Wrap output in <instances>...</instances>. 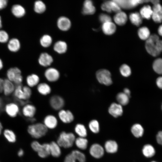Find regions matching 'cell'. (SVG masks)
<instances>
[{"label": "cell", "instance_id": "cell-52", "mask_svg": "<svg viewBox=\"0 0 162 162\" xmlns=\"http://www.w3.org/2000/svg\"><path fill=\"white\" fill-rule=\"evenodd\" d=\"M8 4L7 0H0V10L5 8L7 6Z\"/></svg>", "mask_w": 162, "mask_h": 162}, {"label": "cell", "instance_id": "cell-12", "mask_svg": "<svg viewBox=\"0 0 162 162\" xmlns=\"http://www.w3.org/2000/svg\"><path fill=\"white\" fill-rule=\"evenodd\" d=\"M152 8V18L156 23L162 22V6L159 3L154 5Z\"/></svg>", "mask_w": 162, "mask_h": 162}, {"label": "cell", "instance_id": "cell-14", "mask_svg": "<svg viewBox=\"0 0 162 162\" xmlns=\"http://www.w3.org/2000/svg\"><path fill=\"white\" fill-rule=\"evenodd\" d=\"M109 113L115 118L119 117L122 115L123 110L122 106L119 104L113 103L108 108Z\"/></svg>", "mask_w": 162, "mask_h": 162}, {"label": "cell", "instance_id": "cell-3", "mask_svg": "<svg viewBox=\"0 0 162 162\" xmlns=\"http://www.w3.org/2000/svg\"><path fill=\"white\" fill-rule=\"evenodd\" d=\"M27 131L32 137L35 139H39L46 135L48 129L43 123H37L28 126Z\"/></svg>", "mask_w": 162, "mask_h": 162}, {"label": "cell", "instance_id": "cell-19", "mask_svg": "<svg viewBox=\"0 0 162 162\" xmlns=\"http://www.w3.org/2000/svg\"><path fill=\"white\" fill-rule=\"evenodd\" d=\"M36 111V108L34 105L28 104L24 105L22 110L23 115L28 118H33Z\"/></svg>", "mask_w": 162, "mask_h": 162}, {"label": "cell", "instance_id": "cell-29", "mask_svg": "<svg viewBox=\"0 0 162 162\" xmlns=\"http://www.w3.org/2000/svg\"><path fill=\"white\" fill-rule=\"evenodd\" d=\"M66 43L63 41L59 40L56 42L53 46L54 50L59 54H63L66 52L67 50Z\"/></svg>", "mask_w": 162, "mask_h": 162}, {"label": "cell", "instance_id": "cell-54", "mask_svg": "<svg viewBox=\"0 0 162 162\" xmlns=\"http://www.w3.org/2000/svg\"><path fill=\"white\" fill-rule=\"evenodd\" d=\"M4 80L0 78V93L3 92Z\"/></svg>", "mask_w": 162, "mask_h": 162}, {"label": "cell", "instance_id": "cell-4", "mask_svg": "<svg viewBox=\"0 0 162 162\" xmlns=\"http://www.w3.org/2000/svg\"><path fill=\"white\" fill-rule=\"evenodd\" d=\"M31 147L41 158H45L50 155L49 143L45 142L41 144L38 141L34 140L31 143Z\"/></svg>", "mask_w": 162, "mask_h": 162}, {"label": "cell", "instance_id": "cell-44", "mask_svg": "<svg viewBox=\"0 0 162 162\" xmlns=\"http://www.w3.org/2000/svg\"><path fill=\"white\" fill-rule=\"evenodd\" d=\"M119 70L121 74L125 77L129 76L131 73L130 67L126 64H123L120 66Z\"/></svg>", "mask_w": 162, "mask_h": 162}, {"label": "cell", "instance_id": "cell-26", "mask_svg": "<svg viewBox=\"0 0 162 162\" xmlns=\"http://www.w3.org/2000/svg\"><path fill=\"white\" fill-rule=\"evenodd\" d=\"M113 19L116 24L119 26H123L127 21V16L124 12L121 11L116 14Z\"/></svg>", "mask_w": 162, "mask_h": 162}, {"label": "cell", "instance_id": "cell-51", "mask_svg": "<svg viewBox=\"0 0 162 162\" xmlns=\"http://www.w3.org/2000/svg\"><path fill=\"white\" fill-rule=\"evenodd\" d=\"M156 140L159 144L162 146V130L159 131L157 134Z\"/></svg>", "mask_w": 162, "mask_h": 162}, {"label": "cell", "instance_id": "cell-5", "mask_svg": "<svg viewBox=\"0 0 162 162\" xmlns=\"http://www.w3.org/2000/svg\"><path fill=\"white\" fill-rule=\"evenodd\" d=\"M32 94V90L29 87L23 86L21 84L17 85L14 89V96L16 98L21 100H28Z\"/></svg>", "mask_w": 162, "mask_h": 162}, {"label": "cell", "instance_id": "cell-58", "mask_svg": "<svg viewBox=\"0 0 162 162\" xmlns=\"http://www.w3.org/2000/svg\"><path fill=\"white\" fill-rule=\"evenodd\" d=\"M150 2L153 4L154 5H155L159 3L160 1L158 0H154L150 1Z\"/></svg>", "mask_w": 162, "mask_h": 162}, {"label": "cell", "instance_id": "cell-16", "mask_svg": "<svg viewBox=\"0 0 162 162\" xmlns=\"http://www.w3.org/2000/svg\"><path fill=\"white\" fill-rule=\"evenodd\" d=\"M120 7L125 9H130L136 7L139 4L138 0H113Z\"/></svg>", "mask_w": 162, "mask_h": 162}, {"label": "cell", "instance_id": "cell-18", "mask_svg": "<svg viewBox=\"0 0 162 162\" xmlns=\"http://www.w3.org/2000/svg\"><path fill=\"white\" fill-rule=\"evenodd\" d=\"M95 8L92 1L86 0L84 2L82 10L83 14L92 15L95 13Z\"/></svg>", "mask_w": 162, "mask_h": 162}, {"label": "cell", "instance_id": "cell-6", "mask_svg": "<svg viewBox=\"0 0 162 162\" xmlns=\"http://www.w3.org/2000/svg\"><path fill=\"white\" fill-rule=\"evenodd\" d=\"M96 78L100 84L109 86L112 83L111 74L110 72L106 69H100L96 72Z\"/></svg>", "mask_w": 162, "mask_h": 162}, {"label": "cell", "instance_id": "cell-11", "mask_svg": "<svg viewBox=\"0 0 162 162\" xmlns=\"http://www.w3.org/2000/svg\"><path fill=\"white\" fill-rule=\"evenodd\" d=\"M89 152L90 155L95 158H100L103 156L104 150L100 145L97 143L92 144L90 147Z\"/></svg>", "mask_w": 162, "mask_h": 162}, {"label": "cell", "instance_id": "cell-8", "mask_svg": "<svg viewBox=\"0 0 162 162\" xmlns=\"http://www.w3.org/2000/svg\"><path fill=\"white\" fill-rule=\"evenodd\" d=\"M50 104L51 107L56 110H60L64 105V101L61 96L58 95L52 96L49 100Z\"/></svg>", "mask_w": 162, "mask_h": 162}, {"label": "cell", "instance_id": "cell-7", "mask_svg": "<svg viewBox=\"0 0 162 162\" xmlns=\"http://www.w3.org/2000/svg\"><path fill=\"white\" fill-rule=\"evenodd\" d=\"M7 75L8 79L17 85L21 84L23 78L21 72L18 68L15 67L10 68L7 70Z\"/></svg>", "mask_w": 162, "mask_h": 162}, {"label": "cell", "instance_id": "cell-49", "mask_svg": "<svg viewBox=\"0 0 162 162\" xmlns=\"http://www.w3.org/2000/svg\"><path fill=\"white\" fill-rule=\"evenodd\" d=\"M76 159L70 153L65 156L64 162H76Z\"/></svg>", "mask_w": 162, "mask_h": 162}, {"label": "cell", "instance_id": "cell-39", "mask_svg": "<svg viewBox=\"0 0 162 162\" xmlns=\"http://www.w3.org/2000/svg\"><path fill=\"white\" fill-rule=\"evenodd\" d=\"M70 153L79 162H85L86 160V155L83 152L78 150H74Z\"/></svg>", "mask_w": 162, "mask_h": 162}, {"label": "cell", "instance_id": "cell-37", "mask_svg": "<svg viewBox=\"0 0 162 162\" xmlns=\"http://www.w3.org/2000/svg\"><path fill=\"white\" fill-rule=\"evenodd\" d=\"M138 34L140 38L143 40H147L151 35L149 29L145 26L141 27L139 29Z\"/></svg>", "mask_w": 162, "mask_h": 162}, {"label": "cell", "instance_id": "cell-46", "mask_svg": "<svg viewBox=\"0 0 162 162\" xmlns=\"http://www.w3.org/2000/svg\"><path fill=\"white\" fill-rule=\"evenodd\" d=\"M107 1L112 11L116 13L121 11V8L113 0Z\"/></svg>", "mask_w": 162, "mask_h": 162}, {"label": "cell", "instance_id": "cell-42", "mask_svg": "<svg viewBox=\"0 0 162 162\" xmlns=\"http://www.w3.org/2000/svg\"><path fill=\"white\" fill-rule=\"evenodd\" d=\"M52 39L49 35L45 34L43 36L40 40V43L41 45L44 47H47L51 45Z\"/></svg>", "mask_w": 162, "mask_h": 162}, {"label": "cell", "instance_id": "cell-64", "mask_svg": "<svg viewBox=\"0 0 162 162\" xmlns=\"http://www.w3.org/2000/svg\"><path fill=\"white\" fill-rule=\"evenodd\" d=\"M161 108H162V106H161Z\"/></svg>", "mask_w": 162, "mask_h": 162}, {"label": "cell", "instance_id": "cell-60", "mask_svg": "<svg viewBox=\"0 0 162 162\" xmlns=\"http://www.w3.org/2000/svg\"><path fill=\"white\" fill-rule=\"evenodd\" d=\"M3 63L1 58H0V70H1L3 67Z\"/></svg>", "mask_w": 162, "mask_h": 162}, {"label": "cell", "instance_id": "cell-53", "mask_svg": "<svg viewBox=\"0 0 162 162\" xmlns=\"http://www.w3.org/2000/svg\"><path fill=\"white\" fill-rule=\"evenodd\" d=\"M156 83L157 86L162 89V76L159 77L157 79Z\"/></svg>", "mask_w": 162, "mask_h": 162}, {"label": "cell", "instance_id": "cell-57", "mask_svg": "<svg viewBox=\"0 0 162 162\" xmlns=\"http://www.w3.org/2000/svg\"><path fill=\"white\" fill-rule=\"evenodd\" d=\"M158 32L160 36H162V25H160L158 27Z\"/></svg>", "mask_w": 162, "mask_h": 162}, {"label": "cell", "instance_id": "cell-47", "mask_svg": "<svg viewBox=\"0 0 162 162\" xmlns=\"http://www.w3.org/2000/svg\"><path fill=\"white\" fill-rule=\"evenodd\" d=\"M9 36L8 33L5 31L0 30V43H5L9 40Z\"/></svg>", "mask_w": 162, "mask_h": 162}, {"label": "cell", "instance_id": "cell-23", "mask_svg": "<svg viewBox=\"0 0 162 162\" xmlns=\"http://www.w3.org/2000/svg\"><path fill=\"white\" fill-rule=\"evenodd\" d=\"M102 29L104 33L106 35H110L114 34L116 32V27L113 22H109L103 24Z\"/></svg>", "mask_w": 162, "mask_h": 162}, {"label": "cell", "instance_id": "cell-27", "mask_svg": "<svg viewBox=\"0 0 162 162\" xmlns=\"http://www.w3.org/2000/svg\"><path fill=\"white\" fill-rule=\"evenodd\" d=\"M142 152L143 155L147 158L153 157L156 153L155 150L153 146L150 144L145 145L143 147Z\"/></svg>", "mask_w": 162, "mask_h": 162}, {"label": "cell", "instance_id": "cell-24", "mask_svg": "<svg viewBox=\"0 0 162 162\" xmlns=\"http://www.w3.org/2000/svg\"><path fill=\"white\" fill-rule=\"evenodd\" d=\"M8 48L9 51L12 52H16L20 48V43L19 40L15 38L10 39L8 42Z\"/></svg>", "mask_w": 162, "mask_h": 162}, {"label": "cell", "instance_id": "cell-31", "mask_svg": "<svg viewBox=\"0 0 162 162\" xmlns=\"http://www.w3.org/2000/svg\"><path fill=\"white\" fill-rule=\"evenodd\" d=\"M129 18L131 23L137 26H140L142 23V18L140 14L137 12L131 13Z\"/></svg>", "mask_w": 162, "mask_h": 162}, {"label": "cell", "instance_id": "cell-28", "mask_svg": "<svg viewBox=\"0 0 162 162\" xmlns=\"http://www.w3.org/2000/svg\"><path fill=\"white\" fill-rule=\"evenodd\" d=\"M133 135L136 138L142 137L144 133V129L142 126L138 123L134 124L131 128Z\"/></svg>", "mask_w": 162, "mask_h": 162}, {"label": "cell", "instance_id": "cell-13", "mask_svg": "<svg viewBox=\"0 0 162 162\" xmlns=\"http://www.w3.org/2000/svg\"><path fill=\"white\" fill-rule=\"evenodd\" d=\"M43 123L48 129H53L57 127L58 121L55 116L49 115L44 118Z\"/></svg>", "mask_w": 162, "mask_h": 162}, {"label": "cell", "instance_id": "cell-56", "mask_svg": "<svg viewBox=\"0 0 162 162\" xmlns=\"http://www.w3.org/2000/svg\"><path fill=\"white\" fill-rule=\"evenodd\" d=\"M3 102L2 99L0 97V112L3 110Z\"/></svg>", "mask_w": 162, "mask_h": 162}, {"label": "cell", "instance_id": "cell-34", "mask_svg": "<svg viewBox=\"0 0 162 162\" xmlns=\"http://www.w3.org/2000/svg\"><path fill=\"white\" fill-rule=\"evenodd\" d=\"M37 89L38 92L43 95L49 94L51 92V88L50 86L45 82L38 84L37 86Z\"/></svg>", "mask_w": 162, "mask_h": 162}, {"label": "cell", "instance_id": "cell-10", "mask_svg": "<svg viewBox=\"0 0 162 162\" xmlns=\"http://www.w3.org/2000/svg\"><path fill=\"white\" fill-rule=\"evenodd\" d=\"M58 115L60 120L63 123L69 124L74 119V116L72 112L68 110L62 109L58 112Z\"/></svg>", "mask_w": 162, "mask_h": 162}, {"label": "cell", "instance_id": "cell-15", "mask_svg": "<svg viewBox=\"0 0 162 162\" xmlns=\"http://www.w3.org/2000/svg\"><path fill=\"white\" fill-rule=\"evenodd\" d=\"M57 25L58 28L61 30L67 31L70 28L71 22L69 18L65 16H62L58 19Z\"/></svg>", "mask_w": 162, "mask_h": 162}, {"label": "cell", "instance_id": "cell-61", "mask_svg": "<svg viewBox=\"0 0 162 162\" xmlns=\"http://www.w3.org/2000/svg\"><path fill=\"white\" fill-rule=\"evenodd\" d=\"M2 27V23L1 17L0 15V29Z\"/></svg>", "mask_w": 162, "mask_h": 162}, {"label": "cell", "instance_id": "cell-55", "mask_svg": "<svg viewBox=\"0 0 162 162\" xmlns=\"http://www.w3.org/2000/svg\"><path fill=\"white\" fill-rule=\"evenodd\" d=\"M123 92L127 95L129 98L130 97V90L127 88L124 89Z\"/></svg>", "mask_w": 162, "mask_h": 162}, {"label": "cell", "instance_id": "cell-25", "mask_svg": "<svg viewBox=\"0 0 162 162\" xmlns=\"http://www.w3.org/2000/svg\"><path fill=\"white\" fill-rule=\"evenodd\" d=\"M105 149L106 151L109 153H114L117 152L118 149V145L114 140H108L104 144Z\"/></svg>", "mask_w": 162, "mask_h": 162}, {"label": "cell", "instance_id": "cell-43", "mask_svg": "<svg viewBox=\"0 0 162 162\" xmlns=\"http://www.w3.org/2000/svg\"><path fill=\"white\" fill-rule=\"evenodd\" d=\"M88 127L90 130L94 134L98 133L100 130L99 124L96 120H91L88 124Z\"/></svg>", "mask_w": 162, "mask_h": 162}, {"label": "cell", "instance_id": "cell-33", "mask_svg": "<svg viewBox=\"0 0 162 162\" xmlns=\"http://www.w3.org/2000/svg\"><path fill=\"white\" fill-rule=\"evenodd\" d=\"M88 143V141L86 138L80 137L76 138L74 142L76 146L79 149L83 150L87 148Z\"/></svg>", "mask_w": 162, "mask_h": 162}, {"label": "cell", "instance_id": "cell-22", "mask_svg": "<svg viewBox=\"0 0 162 162\" xmlns=\"http://www.w3.org/2000/svg\"><path fill=\"white\" fill-rule=\"evenodd\" d=\"M11 12L14 16L18 18L23 16L26 12L24 8L20 4H18L12 6L11 8Z\"/></svg>", "mask_w": 162, "mask_h": 162}, {"label": "cell", "instance_id": "cell-63", "mask_svg": "<svg viewBox=\"0 0 162 162\" xmlns=\"http://www.w3.org/2000/svg\"><path fill=\"white\" fill-rule=\"evenodd\" d=\"M151 162H158L156 161H151Z\"/></svg>", "mask_w": 162, "mask_h": 162}, {"label": "cell", "instance_id": "cell-40", "mask_svg": "<svg viewBox=\"0 0 162 162\" xmlns=\"http://www.w3.org/2000/svg\"><path fill=\"white\" fill-rule=\"evenodd\" d=\"M46 10L45 4L40 0L35 2L34 4V10L36 13L41 14L44 13Z\"/></svg>", "mask_w": 162, "mask_h": 162}, {"label": "cell", "instance_id": "cell-21", "mask_svg": "<svg viewBox=\"0 0 162 162\" xmlns=\"http://www.w3.org/2000/svg\"><path fill=\"white\" fill-rule=\"evenodd\" d=\"M49 144L50 155L55 158H58L60 157L62 154L61 147L56 142L52 141Z\"/></svg>", "mask_w": 162, "mask_h": 162}, {"label": "cell", "instance_id": "cell-62", "mask_svg": "<svg viewBox=\"0 0 162 162\" xmlns=\"http://www.w3.org/2000/svg\"><path fill=\"white\" fill-rule=\"evenodd\" d=\"M2 128H3L2 126V125L1 123L0 122V135L1 134V133Z\"/></svg>", "mask_w": 162, "mask_h": 162}, {"label": "cell", "instance_id": "cell-2", "mask_svg": "<svg viewBox=\"0 0 162 162\" xmlns=\"http://www.w3.org/2000/svg\"><path fill=\"white\" fill-rule=\"evenodd\" d=\"M76 138L73 133L62 131L59 134L56 142L61 148H68L72 147L74 144Z\"/></svg>", "mask_w": 162, "mask_h": 162}, {"label": "cell", "instance_id": "cell-9", "mask_svg": "<svg viewBox=\"0 0 162 162\" xmlns=\"http://www.w3.org/2000/svg\"><path fill=\"white\" fill-rule=\"evenodd\" d=\"M44 75L47 81L51 82L57 81L60 76V73L56 69L49 68L46 70Z\"/></svg>", "mask_w": 162, "mask_h": 162}, {"label": "cell", "instance_id": "cell-36", "mask_svg": "<svg viewBox=\"0 0 162 162\" xmlns=\"http://www.w3.org/2000/svg\"><path fill=\"white\" fill-rule=\"evenodd\" d=\"M74 131L79 137L86 138L87 135V132L85 126L80 123L76 124L74 127Z\"/></svg>", "mask_w": 162, "mask_h": 162}, {"label": "cell", "instance_id": "cell-17", "mask_svg": "<svg viewBox=\"0 0 162 162\" xmlns=\"http://www.w3.org/2000/svg\"><path fill=\"white\" fill-rule=\"evenodd\" d=\"M38 61L40 65L46 67L51 64L53 62V59L51 55L47 53L44 52L41 54Z\"/></svg>", "mask_w": 162, "mask_h": 162}, {"label": "cell", "instance_id": "cell-45", "mask_svg": "<svg viewBox=\"0 0 162 162\" xmlns=\"http://www.w3.org/2000/svg\"><path fill=\"white\" fill-rule=\"evenodd\" d=\"M4 134L9 142H15L16 136L12 131L8 129H6L4 132Z\"/></svg>", "mask_w": 162, "mask_h": 162}, {"label": "cell", "instance_id": "cell-1", "mask_svg": "<svg viewBox=\"0 0 162 162\" xmlns=\"http://www.w3.org/2000/svg\"><path fill=\"white\" fill-rule=\"evenodd\" d=\"M145 46L149 54L153 56H157L162 51V40L157 35L153 34L146 40Z\"/></svg>", "mask_w": 162, "mask_h": 162}, {"label": "cell", "instance_id": "cell-48", "mask_svg": "<svg viewBox=\"0 0 162 162\" xmlns=\"http://www.w3.org/2000/svg\"><path fill=\"white\" fill-rule=\"evenodd\" d=\"M100 21L102 23L111 22L112 19L111 17L107 14H101L99 16Z\"/></svg>", "mask_w": 162, "mask_h": 162}, {"label": "cell", "instance_id": "cell-32", "mask_svg": "<svg viewBox=\"0 0 162 162\" xmlns=\"http://www.w3.org/2000/svg\"><path fill=\"white\" fill-rule=\"evenodd\" d=\"M152 8L149 5L143 6L140 10V14L142 18L149 20L152 17Z\"/></svg>", "mask_w": 162, "mask_h": 162}, {"label": "cell", "instance_id": "cell-20", "mask_svg": "<svg viewBox=\"0 0 162 162\" xmlns=\"http://www.w3.org/2000/svg\"><path fill=\"white\" fill-rule=\"evenodd\" d=\"M5 110L7 114L11 117H16L19 112V108L16 104L10 103L7 104Z\"/></svg>", "mask_w": 162, "mask_h": 162}, {"label": "cell", "instance_id": "cell-38", "mask_svg": "<svg viewBox=\"0 0 162 162\" xmlns=\"http://www.w3.org/2000/svg\"><path fill=\"white\" fill-rule=\"evenodd\" d=\"M129 98L123 92L118 93L116 96L118 104L122 106L127 105L129 102Z\"/></svg>", "mask_w": 162, "mask_h": 162}, {"label": "cell", "instance_id": "cell-59", "mask_svg": "<svg viewBox=\"0 0 162 162\" xmlns=\"http://www.w3.org/2000/svg\"><path fill=\"white\" fill-rule=\"evenodd\" d=\"M24 154V152L22 149H20L18 152V155L21 157Z\"/></svg>", "mask_w": 162, "mask_h": 162}, {"label": "cell", "instance_id": "cell-50", "mask_svg": "<svg viewBox=\"0 0 162 162\" xmlns=\"http://www.w3.org/2000/svg\"><path fill=\"white\" fill-rule=\"evenodd\" d=\"M101 7L103 10L108 13H110L112 11L107 1L101 4Z\"/></svg>", "mask_w": 162, "mask_h": 162}, {"label": "cell", "instance_id": "cell-41", "mask_svg": "<svg viewBox=\"0 0 162 162\" xmlns=\"http://www.w3.org/2000/svg\"><path fill=\"white\" fill-rule=\"evenodd\" d=\"M152 67L155 72L162 74V58H158L155 59L153 63Z\"/></svg>", "mask_w": 162, "mask_h": 162}, {"label": "cell", "instance_id": "cell-35", "mask_svg": "<svg viewBox=\"0 0 162 162\" xmlns=\"http://www.w3.org/2000/svg\"><path fill=\"white\" fill-rule=\"evenodd\" d=\"M26 81L28 86L32 87L38 84L40 78L37 74H32L27 77Z\"/></svg>", "mask_w": 162, "mask_h": 162}, {"label": "cell", "instance_id": "cell-30", "mask_svg": "<svg viewBox=\"0 0 162 162\" xmlns=\"http://www.w3.org/2000/svg\"><path fill=\"white\" fill-rule=\"evenodd\" d=\"M14 86L12 82L8 79L4 80L3 92L5 95H9L14 92Z\"/></svg>", "mask_w": 162, "mask_h": 162}]
</instances>
